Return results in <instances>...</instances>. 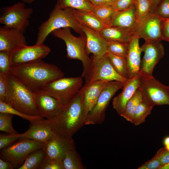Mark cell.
<instances>
[{"label": "cell", "instance_id": "24", "mask_svg": "<svg viewBox=\"0 0 169 169\" xmlns=\"http://www.w3.org/2000/svg\"><path fill=\"white\" fill-rule=\"evenodd\" d=\"M135 5L117 11L108 26L135 29L137 24L134 18Z\"/></svg>", "mask_w": 169, "mask_h": 169}, {"label": "cell", "instance_id": "1", "mask_svg": "<svg viewBox=\"0 0 169 169\" xmlns=\"http://www.w3.org/2000/svg\"><path fill=\"white\" fill-rule=\"evenodd\" d=\"M8 73L18 78L33 92L64 75L57 66L42 59L11 66Z\"/></svg>", "mask_w": 169, "mask_h": 169}, {"label": "cell", "instance_id": "34", "mask_svg": "<svg viewBox=\"0 0 169 169\" xmlns=\"http://www.w3.org/2000/svg\"><path fill=\"white\" fill-rule=\"evenodd\" d=\"M129 47V43L108 41L107 52L115 55L126 58Z\"/></svg>", "mask_w": 169, "mask_h": 169}, {"label": "cell", "instance_id": "35", "mask_svg": "<svg viewBox=\"0 0 169 169\" xmlns=\"http://www.w3.org/2000/svg\"><path fill=\"white\" fill-rule=\"evenodd\" d=\"M13 115L0 113V131L8 134H17L19 133L13 128L12 124Z\"/></svg>", "mask_w": 169, "mask_h": 169}, {"label": "cell", "instance_id": "29", "mask_svg": "<svg viewBox=\"0 0 169 169\" xmlns=\"http://www.w3.org/2000/svg\"><path fill=\"white\" fill-rule=\"evenodd\" d=\"M142 100L141 93L138 89L127 103L123 112L120 116L131 123L135 110L138 104Z\"/></svg>", "mask_w": 169, "mask_h": 169}, {"label": "cell", "instance_id": "47", "mask_svg": "<svg viewBox=\"0 0 169 169\" xmlns=\"http://www.w3.org/2000/svg\"><path fill=\"white\" fill-rule=\"evenodd\" d=\"M14 167L10 162L0 158V169H13Z\"/></svg>", "mask_w": 169, "mask_h": 169}, {"label": "cell", "instance_id": "13", "mask_svg": "<svg viewBox=\"0 0 169 169\" xmlns=\"http://www.w3.org/2000/svg\"><path fill=\"white\" fill-rule=\"evenodd\" d=\"M162 18L155 13H149L137 24L135 37L146 41L163 40L162 33Z\"/></svg>", "mask_w": 169, "mask_h": 169}, {"label": "cell", "instance_id": "6", "mask_svg": "<svg viewBox=\"0 0 169 169\" xmlns=\"http://www.w3.org/2000/svg\"><path fill=\"white\" fill-rule=\"evenodd\" d=\"M82 77L85 79L84 86L99 81L107 82L116 81L125 83L129 79L116 72L106 54L100 57L93 56L88 69Z\"/></svg>", "mask_w": 169, "mask_h": 169}, {"label": "cell", "instance_id": "17", "mask_svg": "<svg viewBox=\"0 0 169 169\" xmlns=\"http://www.w3.org/2000/svg\"><path fill=\"white\" fill-rule=\"evenodd\" d=\"M79 26L86 37V50L87 54H93L96 57H100L107 53V41L100 32L95 31L80 23Z\"/></svg>", "mask_w": 169, "mask_h": 169}, {"label": "cell", "instance_id": "42", "mask_svg": "<svg viewBox=\"0 0 169 169\" xmlns=\"http://www.w3.org/2000/svg\"><path fill=\"white\" fill-rule=\"evenodd\" d=\"M154 156L159 160L162 166L169 163V151L165 147L160 149Z\"/></svg>", "mask_w": 169, "mask_h": 169}, {"label": "cell", "instance_id": "54", "mask_svg": "<svg viewBox=\"0 0 169 169\" xmlns=\"http://www.w3.org/2000/svg\"><path fill=\"white\" fill-rule=\"evenodd\" d=\"M168 88L169 93V86H168Z\"/></svg>", "mask_w": 169, "mask_h": 169}, {"label": "cell", "instance_id": "21", "mask_svg": "<svg viewBox=\"0 0 169 169\" xmlns=\"http://www.w3.org/2000/svg\"><path fill=\"white\" fill-rule=\"evenodd\" d=\"M141 76L139 74L129 79L125 83L121 92L113 98V108L119 115L122 113L127 103L138 89Z\"/></svg>", "mask_w": 169, "mask_h": 169}, {"label": "cell", "instance_id": "16", "mask_svg": "<svg viewBox=\"0 0 169 169\" xmlns=\"http://www.w3.org/2000/svg\"><path fill=\"white\" fill-rule=\"evenodd\" d=\"M24 33L16 29L0 26V51L13 52L27 45Z\"/></svg>", "mask_w": 169, "mask_h": 169}, {"label": "cell", "instance_id": "4", "mask_svg": "<svg viewBox=\"0 0 169 169\" xmlns=\"http://www.w3.org/2000/svg\"><path fill=\"white\" fill-rule=\"evenodd\" d=\"M73 12V8H62L56 4L48 18L39 27L35 44H44L48 36L54 30L69 27L80 35L84 34Z\"/></svg>", "mask_w": 169, "mask_h": 169}, {"label": "cell", "instance_id": "23", "mask_svg": "<svg viewBox=\"0 0 169 169\" xmlns=\"http://www.w3.org/2000/svg\"><path fill=\"white\" fill-rule=\"evenodd\" d=\"M135 30L107 26L100 33L108 41L128 43L135 37Z\"/></svg>", "mask_w": 169, "mask_h": 169}, {"label": "cell", "instance_id": "40", "mask_svg": "<svg viewBox=\"0 0 169 169\" xmlns=\"http://www.w3.org/2000/svg\"><path fill=\"white\" fill-rule=\"evenodd\" d=\"M155 13L162 18H169V0H163L157 7Z\"/></svg>", "mask_w": 169, "mask_h": 169}, {"label": "cell", "instance_id": "32", "mask_svg": "<svg viewBox=\"0 0 169 169\" xmlns=\"http://www.w3.org/2000/svg\"><path fill=\"white\" fill-rule=\"evenodd\" d=\"M64 169H84L80 156L75 149L68 151L63 161Z\"/></svg>", "mask_w": 169, "mask_h": 169}, {"label": "cell", "instance_id": "51", "mask_svg": "<svg viewBox=\"0 0 169 169\" xmlns=\"http://www.w3.org/2000/svg\"><path fill=\"white\" fill-rule=\"evenodd\" d=\"M159 169H169V163L165 165L161 166Z\"/></svg>", "mask_w": 169, "mask_h": 169}, {"label": "cell", "instance_id": "44", "mask_svg": "<svg viewBox=\"0 0 169 169\" xmlns=\"http://www.w3.org/2000/svg\"><path fill=\"white\" fill-rule=\"evenodd\" d=\"M7 74L0 72V100L5 101L7 89Z\"/></svg>", "mask_w": 169, "mask_h": 169}, {"label": "cell", "instance_id": "46", "mask_svg": "<svg viewBox=\"0 0 169 169\" xmlns=\"http://www.w3.org/2000/svg\"><path fill=\"white\" fill-rule=\"evenodd\" d=\"M94 6L113 5L117 0H88Z\"/></svg>", "mask_w": 169, "mask_h": 169}, {"label": "cell", "instance_id": "53", "mask_svg": "<svg viewBox=\"0 0 169 169\" xmlns=\"http://www.w3.org/2000/svg\"><path fill=\"white\" fill-rule=\"evenodd\" d=\"M166 41L169 42V38L166 39Z\"/></svg>", "mask_w": 169, "mask_h": 169}, {"label": "cell", "instance_id": "11", "mask_svg": "<svg viewBox=\"0 0 169 169\" xmlns=\"http://www.w3.org/2000/svg\"><path fill=\"white\" fill-rule=\"evenodd\" d=\"M125 83L116 81L107 83L95 105L88 115L85 125L101 124L103 122L105 118L106 110L111 99L118 90L123 89Z\"/></svg>", "mask_w": 169, "mask_h": 169}, {"label": "cell", "instance_id": "43", "mask_svg": "<svg viewBox=\"0 0 169 169\" xmlns=\"http://www.w3.org/2000/svg\"><path fill=\"white\" fill-rule=\"evenodd\" d=\"M162 166L160 161L154 156L151 159L146 162L139 166L138 169H159Z\"/></svg>", "mask_w": 169, "mask_h": 169}, {"label": "cell", "instance_id": "9", "mask_svg": "<svg viewBox=\"0 0 169 169\" xmlns=\"http://www.w3.org/2000/svg\"><path fill=\"white\" fill-rule=\"evenodd\" d=\"M47 144L28 139H21L1 150L0 158L11 162L14 168L18 169L29 154L37 150L45 147Z\"/></svg>", "mask_w": 169, "mask_h": 169}, {"label": "cell", "instance_id": "15", "mask_svg": "<svg viewBox=\"0 0 169 169\" xmlns=\"http://www.w3.org/2000/svg\"><path fill=\"white\" fill-rule=\"evenodd\" d=\"M30 122L27 131L20 134L21 139H28L47 143L57 135L49 126L46 119L42 117Z\"/></svg>", "mask_w": 169, "mask_h": 169}, {"label": "cell", "instance_id": "37", "mask_svg": "<svg viewBox=\"0 0 169 169\" xmlns=\"http://www.w3.org/2000/svg\"><path fill=\"white\" fill-rule=\"evenodd\" d=\"M12 64V52L0 51V72L7 74Z\"/></svg>", "mask_w": 169, "mask_h": 169}, {"label": "cell", "instance_id": "31", "mask_svg": "<svg viewBox=\"0 0 169 169\" xmlns=\"http://www.w3.org/2000/svg\"><path fill=\"white\" fill-rule=\"evenodd\" d=\"M153 107L143 99L135 110L131 123L136 126L145 122L146 117L150 114Z\"/></svg>", "mask_w": 169, "mask_h": 169}, {"label": "cell", "instance_id": "14", "mask_svg": "<svg viewBox=\"0 0 169 169\" xmlns=\"http://www.w3.org/2000/svg\"><path fill=\"white\" fill-rule=\"evenodd\" d=\"M50 51V48L44 44L24 46L12 52V66L42 59Z\"/></svg>", "mask_w": 169, "mask_h": 169}, {"label": "cell", "instance_id": "41", "mask_svg": "<svg viewBox=\"0 0 169 169\" xmlns=\"http://www.w3.org/2000/svg\"><path fill=\"white\" fill-rule=\"evenodd\" d=\"M136 0H117L112 5L115 10L119 11L135 5Z\"/></svg>", "mask_w": 169, "mask_h": 169}, {"label": "cell", "instance_id": "52", "mask_svg": "<svg viewBox=\"0 0 169 169\" xmlns=\"http://www.w3.org/2000/svg\"><path fill=\"white\" fill-rule=\"evenodd\" d=\"M167 150L169 151V145L165 147Z\"/></svg>", "mask_w": 169, "mask_h": 169}, {"label": "cell", "instance_id": "28", "mask_svg": "<svg viewBox=\"0 0 169 169\" xmlns=\"http://www.w3.org/2000/svg\"><path fill=\"white\" fill-rule=\"evenodd\" d=\"M56 4L62 8H70L91 12L94 6L88 0H56Z\"/></svg>", "mask_w": 169, "mask_h": 169}, {"label": "cell", "instance_id": "48", "mask_svg": "<svg viewBox=\"0 0 169 169\" xmlns=\"http://www.w3.org/2000/svg\"><path fill=\"white\" fill-rule=\"evenodd\" d=\"M151 6L150 13H155L157 7L161 3L163 0H151Z\"/></svg>", "mask_w": 169, "mask_h": 169}, {"label": "cell", "instance_id": "7", "mask_svg": "<svg viewBox=\"0 0 169 169\" xmlns=\"http://www.w3.org/2000/svg\"><path fill=\"white\" fill-rule=\"evenodd\" d=\"M33 12V9L26 7L24 3L18 2L1 8L0 23L24 33L29 25V20Z\"/></svg>", "mask_w": 169, "mask_h": 169}, {"label": "cell", "instance_id": "22", "mask_svg": "<svg viewBox=\"0 0 169 169\" xmlns=\"http://www.w3.org/2000/svg\"><path fill=\"white\" fill-rule=\"evenodd\" d=\"M139 39L138 38L134 37L129 42V50L126 58L129 78L139 74L141 61V55L142 52L139 45Z\"/></svg>", "mask_w": 169, "mask_h": 169}, {"label": "cell", "instance_id": "33", "mask_svg": "<svg viewBox=\"0 0 169 169\" xmlns=\"http://www.w3.org/2000/svg\"><path fill=\"white\" fill-rule=\"evenodd\" d=\"M151 6L150 0H136L134 18L137 24L150 13Z\"/></svg>", "mask_w": 169, "mask_h": 169}, {"label": "cell", "instance_id": "5", "mask_svg": "<svg viewBox=\"0 0 169 169\" xmlns=\"http://www.w3.org/2000/svg\"><path fill=\"white\" fill-rule=\"evenodd\" d=\"M69 27L55 30L51 34L55 37L62 40L66 46L67 58L80 60L83 70L81 77L85 74L88 69L91 62L86 50V37L85 34L80 35L78 37L74 36L71 33Z\"/></svg>", "mask_w": 169, "mask_h": 169}, {"label": "cell", "instance_id": "49", "mask_svg": "<svg viewBox=\"0 0 169 169\" xmlns=\"http://www.w3.org/2000/svg\"><path fill=\"white\" fill-rule=\"evenodd\" d=\"M163 142L165 146L169 145V136L164 138Z\"/></svg>", "mask_w": 169, "mask_h": 169}, {"label": "cell", "instance_id": "19", "mask_svg": "<svg viewBox=\"0 0 169 169\" xmlns=\"http://www.w3.org/2000/svg\"><path fill=\"white\" fill-rule=\"evenodd\" d=\"M74 149L75 143L72 138L57 135L47 143L46 156L63 161L66 154Z\"/></svg>", "mask_w": 169, "mask_h": 169}, {"label": "cell", "instance_id": "39", "mask_svg": "<svg viewBox=\"0 0 169 169\" xmlns=\"http://www.w3.org/2000/svg\"><path fill=\"white\" fill-rule=\"evenodd\" d=\"M21 139L20 134L13 135L0 134V150L8 147Z\"/></svg>", "mask_w": 169, "mask_h": 169}, {"label": "cell", "instance_id": "45", "mask_svg": "<svg viewBox=\"0 0 169 169\" xmlns=\"http://www.w3.org/2000/svg\"><path fill=\"white\" fill-rule=\"evenodd\" d=\"M162 33L164 40L169 38V18H163Z\"/></svg>", "mask_w": 169, "mask_h": 169}, {"label": "cell", "instance_id": "12", "mask_svg": "<svg viewBox=\"0 0 169 169\" xmlns=\"http://www.w3.org/2000/svg\"><path fill=\"white\" fill-rule=\"evenodd\" d=\"M140 47L144 55L139 74L142 76H153L155 66L165 54L163 44L161 41H146Z\"/></svg>", "mask_w": 169, "mask_h": 169}, {"label": "cell", "instance_id": "36", "mask_svg": "<svg viewBox=\"0 0 169 169\" xmlns=\"http://www.w3.org/2000/svg\"><path fill=\"white\" fill-rule=\"evenodd\" d=\"M0 113L18 115L29 121L42 118L39 116H30L23 114L14 108L9 105L1 100H0Z\"/></svg>", "mask_w": 169, "mask_h": 169}, {"label": "cell", "instance_id": "26", "mask_svg": "<svg viewBox=\"0 0 169 169\" xmlns=\"http://www.w3.org/2000/svg\"><path fill=\"white\" fill-rule=\"evenodd\" d=\"M46 155V147L35 151L29 154L18 169H37Z\"/></svg>", "mask_w": 169, "mask_h": 169}, {"label": "cell", "instance_id": "2", "mask_svg": "<svg viewBox=\"0 0 169 169\" xmlns=\"http://www.w3.org/2000/svg\"><path fill=\"white\" fill-rule=\"evenodd\" d=\"M46 120L49 126L57 135L72 138L85 125L86 121L81 94L79 92L56 115Z\"/></svg>", "mask_w": 169, "mask_h": 169}, {"label": "cell", "instance_id": "38", "mask_svg": "<svg viewBox=\"0 0 169 169\" xmlns=\"http://www.w3.org/2000/svg\"><path fill=\"white\" fill-rule=\"evenodd\" d=\"M38 169H64V167L62 161L50 158L46 156Z\"/></svg>", "mask_w": 169, "mask_h": 169}, {"label": "cell", "instance_id": "10", "mask_svg": "<svg viewBox=\"0 0 169 169\" xmlns=\"http://www.w3.org/2000/svg\"><path fill=\"white\" fill-rule=\"evenodd\" d=\"M138 89L141 92L143 99L154 106L169 105L168 86H165L153 76H141Z\"/></svg>", "mask_w": 169, "mask_h": 169}, {"label": "cell", "instance_id": "55", "mask_svg": "<svg viewBox=\"0 0 169 169\" xmlns=\"http://www.w3.org/2000/svg\"></svg>", "mask_w": 169, "mask_h": 169}, {"label": "cell", "instance_id": "25", "mask_svg": "<svg viewBox=\"0 0 169 169\" xmlns=\"http://www.w3.org/2000/svg\"><path fill=\"white\" fill-rule=\"evenodd\" d=\"M75 17L80 23L97 31H100L107 26L102 23L92 12L73 9Z\"/></svg>", "mask_w": 169, "mask_h": 169}, {"label": "cell", "instance_id": "3", "mask_svg": "<svg viewBox=\"0 0 169 169\" xmlns=\"http://www.w3.org/2000/svg\"><path fill=\"white\" fill-rule=\"evenodd\" d=\"M5 102L25 114L39 116L34 92L20 79L8 73Z\"/></svg>", "mask_w": 169, "mask_h": 169}, {"label": "cell", "instance_id": "8", "mask_svg": "<svg viewBox=\"0 0 169 169\" xmlns=\"http://www.w3.org/2000/svg\"><path fill=\"white\" fill-rule=\"evenodd\" d=\"M82 77H63L46 84L42 89L64 105L71 100L82 87Z\"/></svg>", "mask_w": 169, "mask_h": 169}, {"label": "cell", "instance_id": "30", "mask_svg": "<svg viewBox=\"0 0 169 169\" xmlns=\"http://www.w3.org/2000/svg\"><path fill=\"white\" fill-rule=\"evenodd\" d=\"M106 55L116 72L121 76L129 78V74L126 58L118 56L109 52Z\"/></svg>", "mask_w": 169, "mask_h": 169}, {"label": "cell", "instance_id": "18", "mask_svg": "<svg viewBox=\"0 0 169 169\" xmlns=\"http://www.w3.org/2000/svg\"><path fill=\"white\" fill-rule=\"evenodd\" d=\"M33 92L39 115L42 117L49 119L52 117L64 106L56 98L43 90Z\"/></svg>", "mask_w": 169, "mask_h": 169}, {"label": "cell", "instance_id": "20", "mask_svg": "<svg viewBox=\"0 0 169 169\" xmlns=\"http://www.w3.org/2000/svg\"><path fill=\"white\" fill-rule=\"evenodd\" d=\"M109 82L97 81L87 86H83L80 90L79 92L83 98L84 115L86 120L88 115L96 104L102 91Z\"/></svg>", "mask_w": 169, "mask_h": 169}, {"label": "cell", "instance_id": "50", "mask_svg": "<svg viewBox=\"0 0 169 169\" xmlns=\"http://www.w3.org/2000/svg\"><path fill=\"white\" fill-rule=\"evenodd\" d=\"M22 2L25 4H30L32 3L37 0H21Z\"/></svg>", "mask_w": 169, "mask_h": 169}, {"label": "cell", "instance_id": "27", "mask_svg": "<svg viewBox=\"0 0 169 169\" xmlns=\"http://www.w3.org/2000/svg\"><path fill=\"white\" fill-rule=\"evenodd\" d=\"M117 12L112 5L94 6L91 11L106 26L109 25Z\"/></svg>", "mask_w": 169, "mask_h": 169}]
</instances>
